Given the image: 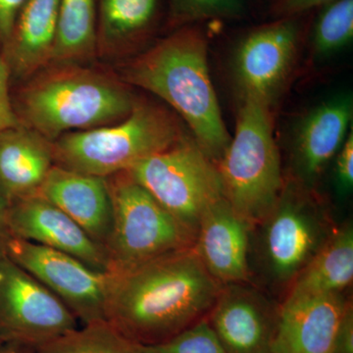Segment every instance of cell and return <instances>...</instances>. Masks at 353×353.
I'll return each mask as SVG.
<instances>
[{
	"mask_svg": "<svg viewBox=\"0 0 353 353\" xmlns=\"http://www.w3.org/2000/svg\"><path fill=\"white\" fill-rule=\"evenodd\" d=\"M222 287L192 246L109 271L105 320L137 345H158L208 317Z\"/></svg>",
	"mask_w": 353,
	"mask_h": 353,
	"instance_id": "obj_1",
	"label": "cell"
},
{
	"mask_svg": "<svg viewBox=\"0 0 353 353\" xmlns=\"http://www.w3.org/2000/svg\"><path fill=\"white\" fill-rule=\"evenodd\" d=\"M208 41L187 26L160 39L123 70L126 82L169 104L192 132V139L216 164L231 141L208 68Z\"/></svg>",
	"mask_w": 353,
	"mask_h": 353,
	"instance_id": "obj_2",
	"label": "cell"
},
{
	"mask_svg": "<svg viewBox=\"0 0 353 353\" xmlns=\"http://www.w3.org/2000/svg\"><path fill=\"white\" fill-rule=\"evenodd\" d=\"M12 102L21 124L54 141L67 132L124 119L137 101L125 85L106 74L57 64L32 79Z\"/></svg>",
	"mask_w": 353,
	"mask_h": 353,
	"instance_id": "obj_3",
	"label": "cell"
},
{
	"mask_svg": "<svg viewBox=\"0 0 353 353\" xmlns=\"http://www.w3.org/2000/svg\"><path fill=\"white\" fill-rule=\"evenodd\" d=\"M270 106L243 97L234 138L216 164L225 199L252 230L275 208L285 185Z\"/></svg>",
	"mask_w": 353,
	"mask_h": 353,
	"instance_id": "obj_4",
	"label": "cell"
},
{
	"mask_svg": "<svg viewBox=\"0 0 353 353\" xmlns=\"http://www.w3.org/2000/svg\"><path fill=\"white\" fill-rule=\"evenodd\" d=\"M183 128L166 109L136 102L118 124L67 132L53 141L54 163L69 170L109 176L185 139Z\"/></svg>",
	"mask_w": 353,
	"mask_h": 353,
	"instance_id": "obj_5",
	"label": "cell"
},
{
	"mask_svg": "<svg viewBox=\"0 0 353 353\" xmlns=\"http://www.w3.org/2000/svg\"><path fill=\"white\" fill-rule=\"evenodd\" d=\"M336 225L312 188L296 179L285 182L275 208L252 231L260 277L287 294L299 274L333 236Z\"/></svg>",
	"mask_w": 353,
	"mask_h": 353,
	"instance_id": "obj_6",
	"label": "cell"
},
{
	"mask_svg": "<svg viewBox=\"0 0 353 353\" xmlns=\"http://www.w3.org/2000/svg\"><path fill=\"white\" fill-rule=\"evenodd\" d=\"M106 181L113 208L112 233L106 248L109 271L194 246L196 236L162 208L129 172L106 176Z\"/></svg>",
	"mask_w": 353,
	"mask_h": 353,
	"instance_id": "obj_7",
	"label": "cell"
},
{
	"mask_svg": "<svg viewBox=\"0 0 353 353\" xmlns=\"http://www.w3.org/2000/svg\"><path fill=\"white\" fill-rule=\"evenodd\" d=\"M128 172L196 238L205 211L225 199L217 165L190 137Z\"/></svg>",
	"mask_w": 353,
	"mask_h": 353,
	"instance_id": "obj_8",
	"label": "cell"
},
{
	"mask_svg": "<svg viewBox=\"0 0 353 353\" xmlns=\"http://www.w3.org/2000/svg\"><path fill=\"white\" fill-rule=\"evenodd\" d=\"M78 320L57 296L9 259L0 257V339L36 350L72 330Z\"/></svg>",
	"mask_w": 353,
	"mask_h": 353,
	"instance_id": "obj_9",
	"label": "cell"
},
{
	"mask_svg": "<svg viewBox=\"0 0 353 353\" xmlns=\"http://www.w3.org/2000/svg\"><path fill=\"white\" fill-rule=\"evenodd\" d=\"M6 254L48 288L83 325L105 320L108 272L13 236L7 241Z\"/></svg>",
	"mask_w": 353,
	"mask_h": 353,
	"instance_id": "obj_10",
	"label": "cell"
},
{
	"mask_svg": "<svg viewBox=\"0 0 353 353\" xmlns=\"http://www.w3.org/2000/svg\"><path fill=\"white\" fill-rule=\"evenodd\" d=\"M301 16L278 18L255 28L241 41L234 69L243 97L271 105L294 63L303 32Z\"/></svg>",
	"mask_w": 353,
	"mask_h": 353,
	"instance_id": "obj_11",
	"label": "cell"
},
{
	"mask_svg": "<svg viewBox=\"0 0 353 353\" xmlns=\"http://www.w3.org/2000/svg\"><path fill=\"white\" fill-rule=\"evenodd\" d=\"M279 305L250 283L223 285L208 321L226 353H271Z\"/></svg>",
	"mask_w": 353,
	"mask_h": 353,
	"instance_id": "obj_12",
	"label": "cell"
},
{
	"mask_svg": "<svg viewBox=\"0 0 353 353\" xmlns=\"http://www.w3.org/2000/svg\"><path fill=\"white\" fill-rule=\"evenodd\" d=\"M7 221L11 236L67 253L99 271L110 268L106 250L41 194L11 202Z\"/></svg>",
	"mask_w": 353,
	"mask_h": 353,
	"instance_id": "obj_13",
	"label": "cell"
},
{
	"mask_svg": "<svg viewBox=\"0 0 353 353\" xmlns=\"http://www.w3.org/2000/svg\"><path fill=\"white\" fill-rule=\"evenodd\" d=\"M350 303L343 294L285 296L279 304L272 353H333Z\"/></svg>",
	"mask_w": 353,
	"mask_h": 353,
	"instance_id": "obj_14",
	"label": "cell"
},
{
	"mask_svg": "<svg viewBox=\"0 0 353 353\" xmlns=\"http://www.w3.org/2000/svg\"><path fill=\"white\" fill-rule=\"evenodd\" d=\"M252 229L223 199L202 216L194 248L204 267L221 285L252 282Z\"/></svg>",
	"mask_w": 353,
	"mask_h": 353,
	"instance_id": "obj_15",
	"label": "cell"
},
{
	"mask_svg": "<svg viewBox=\"0 0 353 353\" xmlns=\"http://www.w3.org/2000/svg\"><path fill=\"white\" fill-rule=\"evenodd\" d=\"M39 194L106 250L113 227L112 202L106 178L54 165Z\"/></svg>",
	"mask_w": 353,
	"mask_h": 353,
	"instance_id": "obj_16",
	"label": "cell"
},
{
	"mask_svg": "<svg viewBox=\"0 0 353 353\" xmlns=\"http://www.w3.org/2000/svg\"><path fill=\"white\" fill-rule=\"evenodd\" d=\"M352 113V97L341 95L320 104L305 116L292 148L294 179L312 188L345 143Z\"/></svg>",
	"mask_w": 353,
	"mask_h": 353,
	"instance_id": "obj_17",
	"label": "cell"
},
{
	"mask_svg": "<svg viewBox=\"0 0 353 353\" xmlns=\"http://www.w3.org/2000/svg\"><path fill=\"white\" fill-rule=\"evenodd\" d=\"M53 141L30 128L0 132V194L8 203L39 194L54 166Z\"/></svg>",
	"mask_w": 353,
	"mask_h": 353,
	"instance_id": "obj_18",
	"label": "cell"
},
{
	"mask_svg": "<svg viewBox=\"0 0 353 353\" xmlns=\"http://www.w3.org/2000/svg\"><path fill=\"white\" fill-rule=\"evenodd\" d=\"M60 0H28L3 48L10 75L25 79L51 61Z\"/></svg>",
	"mask_w": 353,
	"mask_h": 353,
	"instance_id": "obj_19",
	"label": "cell"
},
{
	"mask_svg": "<svg viewBox=\"0 0 353 353\" xmlns=\"http://www.w3.org/2000/svg\"><path fill=\"white\" fill-rule=\"evenodd\" d=\"M352 280L353 227L347 222L336 228L333 236L299 274L285 296L343 294Z\"/></svg>",
	"mask_w": 353,
	"mask_h": 353,
	"instance_id": "obj_20",
	"label": "cell"
},
{
	"mask_svg": "<svg viewBox=\"0 0 353 353\" xmlns=\"http://www.w3.org/2000/svg\"><path fill=\"white\" fill-rule=\"evenodd\" d=\"M160 0H99L97 48L118 51L143 41L154 29Z\"/></svg>",
	"mask_w": 353,
	"mask_h": 353,
	"instance_id": "obj_21",
	"label": "cell"
},
{
	"mask_svg": "<svg viewBox=\"0 0 353 353\" xmlns=\"http://www.w3.org/2000/svg\"><path fill=\"white\" fill-rule=\"evenodd\" d=\"M97 0H60L51 61L73 64L97 51Z\"/></svg>",
	"mask_w": 353,
	"mask_h": 353,
	"instance_id": "obj_22",
	"label": "cell"
},
{
	"mask_svg": "<svg viewBox=\"0 0 353 353\" xmlns=\"http://www.w3.org/2000/svg\"><path fill=\"white\" fill-rule=\"evenodd\" d=\"M34 353H143L106 320L83 325L36 348Z\"/></svg>",
	"mask_w": 353,
	"mask_h": 353,
	"instance_id": "obj_23",
	"label": "cell"
},
{
	"mask_svg": "<svg viewBox=\"0 0 353 353\" xmlns=\"http://www.w3.org/2000/svg\"><path fill=\"white\" fill-rule=\"evenodd\" d=\"M352 38L353 0H334L325 6L313 27L312 46L316 54H333L347 46Z\"/></svg>",
	"mask_w": 353,
	"mask_h": 353,
	"instance_id": "obj_24",
	"label": "cell"
},
{
	"mask_svg": "<svg viewBox=\"0 0 353 353\" xmlns=\"http://www.w3.org/2000/svg\"><path fill=\"white\" fill-rule=\"evenodd\" d=\"M243 10V0H168L167 26L178 30L205 20L236 19Z\"/></svg>",
	"mask_w": 353,
	"mask_h": 353,
	"instance_id": "obj_25",
	"label": "cell"
},
{
	"mask_svg": "<svg viewBox=\"0 0 353 353\" xmlns=\"http://www.w3.org/2000/svg\"><path fill=\"white\" fill-rule=\"evenodd\" d=\"M141 350L143 353H226L206 318L170 340L141 347Z\"/></svg>",
	"mask_w": 353,
	"mask_h": 353,
	"instance_id": "obj_26",
	"label": "cell"
},
{
	"mask_svg": "<svg viewBox=\"0 0 353 353\" xmlns=\"http://www.w3.org/2000/svg\"><path fill=\"white\" fill-rule=\"evenodd\" d=\"M10 72L6 60L0 55V132L22 125L16 115L9 90Z\"/></svg>",
	"mask_w": 353,
	"mask_h": 353,
	"instance_id": "obj_27",
	"label": "cell"
},
{
	"mask_svg": "<svg viewBox=\"0 0 353 353\" xmlns=\"http://www.w3.org/2000/svg\"><path fill=\"white\" fill-rule=\"evenodd\" d=\"M336 187L341 194H347L353 185V134L350 132L336 154Z\"/></svg>",
	"mask_w": 353,
	"mask_h": 353,
	"instance_id": "obj_28",
	"label": "cell"
},
{
	"mask_svg": "<svg viewBox=\"0 0 353 353\" xmlns=\"http://www.w3.org/2000/svg\"><path fill=\"white\" fill-rule=\"evenodd\" d=\"M334 0H274L271 12L274 17L287 18L301 16L317 7L327 6Z\"/></svg>",
	"mask_w": 353,
	"mask_h": 353,
	"instance_id": "obj_29",
	"label": "cell"
},
{
	"mask_svg": "<svg viewBox=\"0 0 353 353\" xmlns=\"http://www.w3.org/2000/svg\"><path fill=\"white\" fill-rule=\"evenodd\" d=\"M28 0H0V43L6 46L12 36L18 16Z\"/></svg>",
	"mask_w": 353,
	"mask_h": 353,
	"instance_id": "obj_30",
	"label": "cell"
},
{
	"mask_svg": "<svg viewBox=\"0 0 353 353\" xmlns=\"http://www.w3.org/2000/svg\"><path fill=\"white\" fill-rule=\"evenodd\" d=\"M333 353H353V308L350 301L334 338Z\"/></svg>",
	"mask_w": 353,
	"mask_h": 353,
	"instance_id": "obj_31",
	"label": "cell"
},
{
	"mask_svg": "<svg viewBox=\"0 0 353 353\" xmlns=\"http://www.w3.org/2000/svg\"><path fill=\"white\" fill-rule=\"evenodd\" d=\"M9 203L6 197L0 194V257L6 254V245L11 236L9 231L7 213H8Z\"/></svg>",
	"mask_w": 353,
	"mask_h": 353,
	"instance_id": "obj_32",
	"label": "cell"
},
{
	"mask_svg": "<svg viewBox=\"0 0 353 353\" xmlns=\"http://www.w3.org/2000/svg\"><path fill=\"white\" fill-rule=\"evenodd\" d=\"M0 353H34V348L15 343H6L0 347Z\"/></svg>",
	"mask_w": 353,
	"mask_h": 353,
	"instance_id": "obj_33",
	"label": "cell"
},
{
	"mask_svg": "<svg viewBox=\"0 0 353 353\" xmlns=\"http://www.w3.org/2000/svg\"><path fill=\"white\" fill-rule=\"evenodd\" d=\"M3 341L1 340V339H0V347H1L2 345H3Z\"/></svg>",
	"mask_w": 353,
	"mask_h": 353,
	"instance_id": "obj_34",
	"label": "cell"
},
{
	"mask_svg": "<svg viewBox=\"0 0 353 353\" xmlns=\"http://www.w3.org/2000/svg\"><path fill=\"white\" fill-rule=\"evenodd\" d=\"M272 353V352H271Z\"/></svg>",
	"mask_w": 353,
	"mask_h": 353,
	"instance_id": "obj_35",
	"label": "cell"
}]
</instances>
